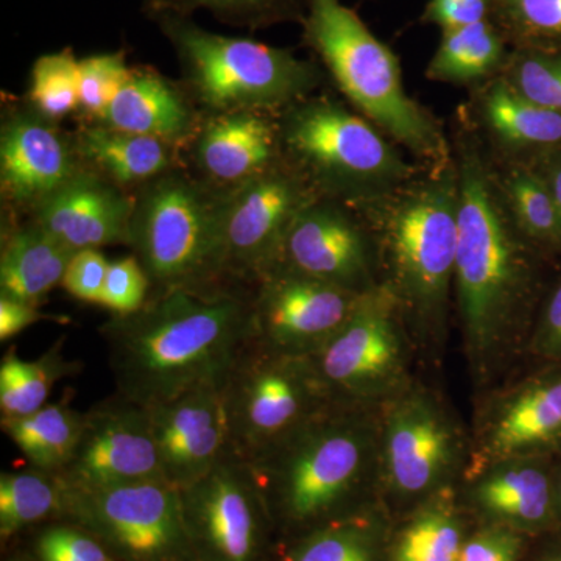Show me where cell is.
<instances>
[{"instance_id": "obj_12", "label": "cell", "mask_w": 561, "mask_h": 561, "mask_svg": "<svg viewBox=\"0 0 561 561\" xmlns=\"http://www.w3.org/2000/svg\"><path fill=\"white\" fill-rule=\"evenodd\" d=\"M65 486L61 519L91 531L116 561H197L180 490L164 479L108 489Z\"/></svg>"}, {"instance_id": "obj_9", "label": "cell", "mask_w": 561, "mask_h": 561, "mask_svg": "<svg viewBox=\"0 0 561 561\" xmlns=\"http://www.w3.org/2000/svg\"><path fill=\"white\" fill-rule=\"evenodd\" d=\"M470 434L445 398L420 378L379 409V500L409 513L459 486L470 460Z\"/></svg>"}, {"instance_id": "obj_39", "label": "cell", "mask_w": 561, "mask_h": 561, "mask_svg": "<svg viewBox=\"0 0 561 561\" xmlns=\"http://www.w3.org/2000/svg\"><path fill=\"white\" fill-rule=\"evenodd\" d=\"M28 552L38 561H116L91 531L65 519L33 529Z\"/></svg>"}, {"instance_id": "obj_44", "label": "cell", "mask_w": 561, "mask_h": 561, "mask_svg": "<svg viewBox=\"0 0 561 561\" xmlns=\"http://www.w3.org/2000/svg\"><path fill=\"white\" fill-rule=\"evenodd\" d=\"M110 261L101 250H81L73 254L61 287L77 300L101 305Z\"/></svg>"}, {"instance_id": "obj_31", "label": "cell", "mask_w": 561, "mask_h": 561, "mask_svg": "<svg viewBox=\"0 0 561 561\" xmlns=\"http://www.w3.org/2000/svg\"><path fill=\"white\" fill-rule=\"evenodd\" d=\"M508 55L507 39L490 20L453 28L443 32L426 77L442 83L479 87L500 76Z\"/></svg>"}, {"instance_id": "obj_10", "label": "cell", "mask_w": 561, "mask_h": 561, "mask_svg": "<svg viewBox=\"0 0 561 561\" xmlns=\"http://www.w3.org/2000/svg\"><path fill=\"white\" fill-rule=\"evenodd\" d=\"M309 359L332 404L348 408L381 409L419 379V350L382 283Z\"/></svg>"}, {"instance_id": "obj_47", "label": "cell", "mask_w": 561, "mask_h": 561, "mask_svg": "<svg viewBox=\"0 0 561 561\" xmlns=\"http://www.w3.org/2000/svg\"><path fill=\"white\" fill-rule=\"evenodd\" d=\"M529 162L541 173L542 179L551 187L561 219V149L541 154V157L534 158Z\"/></svg>"}, {"instance_id": "obj_40", "label": "cell", "mask_w": 561, "mask_h": 561, "mask_svg": "<svg viewBox=\"0 0 561 561\" xmlns=\"http://www.w3.org/2000/svg\"><path fill=\"white\" fill-rule=\"evenodd\" d=\"M133 69L124 51L91 55L80 60V108L98 121L122 90Z\"/></svg>"}, {"instance_id": "obj_48", "label": "cell", "mask_w": 561, "mask_h": 561, "mask_svg": "<svg viewBox=\"0 0 561 561\" xmlns=\"http://www.w3.org/2000/svg\"><path fill=\"white\" fill-rule=\"evenodd\" d=\"M534 561H561V538L546 546Z\"/></svg>"}, {"instance_id": "obj_46", "label": "cell", "mask_w": 561, "mask_h": 561, "mask_svg": "<svg viewBox=\"0 0 561 561\" xmlns=\"http://www.w3.org/2000/svg\"><path fill=\"white\" fill-rule=\"evenodd\" d=\"M49 319L50 317L39 311L38 306L0 297V341L2 342L21 334L39 321Z\"/></svg>"}, {"instance_id": "obj_33", "label": "cell", "mask_w": 561, "mask_h": 561, "mask_svg": "<svg viewBox=\"0 0 561 561\" xmlns=\"http://www.w3.org/2000/svg\"><path fill=\"white\" fill-rule=\"evenodd\" d=\"M65 508V486L57 474L28 467L0 476V540L2 545L43 524L58 522Z\"/></svg>"}, {"instance_id": "obj_50", "label": "cell", "mask_w": 561, "mask_h": 561, "mask_svg": "<svg viewBox=\"0 0 561 561\" xmlns=\"http://www.w3.org/2000/svg\"><path fill=\"white\" fill-rule=\"evenodd\" d=\"M7 561H38L35 559V557L32 556L28 551H16L14 553H11L9 559Z\"/></svg>"}, {"instance_id": "obj_11", "label": "cell", "mask_w": 561, "mask_h": 561, "mask_svg": "<svg viewBox=\"0 0 561 561\" xmlns=\"http://www.w3.org/2000/svg\"><path fill=\"white\" fill-rule=\"evenodd\" d=\"M224 390L230 453L247 461L334 405L309 357L278 353L253 339Z\"/></svg>"}, {"instance_id": "obj_25", "label": "cell", "mask_w": 561, "mask_h": 561, "mask_svg": "<svg viewBox=\"0 0 561 561\" xmlns=\"http://www.w3.org/2000/svg\"><path fill=\"white\" fill-rule=\"evenodd\" d=\"M474 108L501 160L529 161L561 149V114L524 98L504 77L479 84Z\"/></svg>"}, {"instance_id": "obj_20", "label": "cell", "mask_w": 561, "mask_h": 561, "mask_svg": "<svg viewBox=\"0 0 561 561\" xmlns=\"http://www.w3.org/2000/svg\"><path fill=\"white\" fill-rule=\"evenodd\" d=\"M556 460L511 457L465 476L459 496L467 512L482 523L497 524L540 537L559 530L556 502Z\"/></svg>"}, {"instance_id": "obj_19", "label": "cell", "mask_w": 561, "mask_h": 561, "mask_svg": "<svg viewBox=\"0 0 561 561\" xmlns=\"http://www.w3.org/2000/svg\"><path fill=\"white\" fill-rule=\"evenodd\" d=\"M87 169L76 136L31 105L10 110L0 128V186L3 201L33 213Z\"/></svg>"}, {"instance_id": "obj_5", "label": "cell", "mask_w": 561, "mask_h": 561, "mask_svg": "<svg viewBox=\"0 0 561 561\" xmlns=\"http://www.w3.org/2000/svg\"><path fill=\"white\" fill-rule=\"evenodd\" d=\"M306 44L327 66L354 111L408 150L421 168L453 160L440 121L405 91L400 60L342 0H309L302 16Z\"/></svg>"}, {"instance_id": "obj_7", "label": "cell", "mask_w": 561, "mask_h": 561, "mask_svg": "<svg viewBox=\"0 0 561 561\" xmlns=\"http://www.w3.org/2000/svg\"><path fill=\"white\" fill-rule=\"evenodd\" d=\"M287 161L328 198L351 206L387 197L421 171L367 117L334 99L311 98L278 114Z\"/></svg>"}, {"instance_id": "obj_14", "label": "cell", "mask_w": 561, "mask_h": 561, "mask_svg": "<svg viewBox=\"0 0 561 561\" xmlns=\"http://www.w3.org/2000/svg\"><path fill=\"white\" fill-rule=\"evenodd\" d=\"M478 401L463 478L511 457L561 459V364L522 367Z\"/></svg>"}, {"instance_id": "obj_42", "label": "cell", "mask_w": 561, "mask_h": 561, "mask_svg": "<svg viewBox=\"0 0 561 561\" xmlns=\"http://www.w3.org/2000/svg\"><path fill=\"white\" fill-rule=\"evenodd\" d=\"M527 362L561 364V265L542 295L527 345Z\"/></svg>"}, {"instance_id": "obj_21", "label": "cell", "mask_w": 561, "mask_h": 561, "mask_svg": "<svg viewBox=\"0 0 561 561\" xmlns=\"http://www.w3.org/2000/svg\"><path fill=\"white\" fill-rule=\"evenodd\" d=\"M225 381L147 408L162 476L175 489L197 482L230 453Z\"/></svg>"}, {"instance_id": "obj_38", "label": "cell", "mask_w": 561, "mask_h": 561, "mask_svg": "<svg viewBox=\"0 0 561 561\" xmlns=\"http://www.w3.org/2000/svg\"><path fill=\"white\" fill-rule=\"evenodd\" d=\"M500 76L524 98L561 114V50L513 49Z\"/></svg>"}, {"instance_id": "obj_36", "label": "cell", "mask_w": 561, "mask_h": 561, "mask_svg": "<svg viewBox=\"0 0 561 561\" xmlns=\"http://www.w3.org/2000/svg\"><path fill=\"white\" fill-rule=\"evenodd\" d=\"M28 102L33 110L54 122L80 108V60L72 49L66 47L35 61Z\"/></svg>"}, {"instance_id": "obj_32", "label": "cell", "mask_w": 561, "mask_h": 561, "mask_svg": "<svg viewBox=\"0 0 561 561\" xmlns=\"http://www.w3.org/2000/svg\"><path fill=\"white\" fill-rule=\"evenodd\" d=\"M83 421L84 413L65 400L21 419H2V430L31 467L58 476L72 460Z\"/></svg>"}, {"instance_id": "obj_49", "label": "cell", "mask_w": 561, "mask_h": 561, "mask_svg": "<svg viewBox=\"0 0 561 561\" xmlns=\"http://www.w3.org/2000/svg\"><path fill=\"white\" fill-rule=\"evenodd\" d=\"M556 502H557V522H559V530H561V459L556 460Z\"/></svg>"}, {"instance_id": "obj_34", "label": "cell", "mask_w": 561, "mask_h": 561, "mask_svg": "<svg viewBox=\"0 0 561 561\" xmlns=\"http://www.w3.org/2000/svg\"><path fill=\"white\" fill-rule=\"evenodd\" d=\"M81 370L77 360L66 359L61 342L35 360H24L10 351L0 362V413L2 419H21L47 405L51 390L61 379Z\"/></svg>"}, {"instance_id": "obj_41", "label": "cell", "mask_w": 561, "mask_h": 561, "mask_svg": "<svg viewBox=\"0 0 561 561\" xmlns=\"http://www.w3.org/2000/svg\"><path fill=\"white\" fill-rule=\"evenodd\" d=\"M151 284L149 276L135 254L110 261L103 286L101 305L113 316H128L139 311L149 300Z\"/></svg>"}, {"instance_id": "obj_28", "label": "cell", "mask_w": 561, "mask_h": 561, "mask_svg": "<svg viewBox=\"0 0 561 561\" xmlns=\"http://www.w3.org/2000/svg\"><path fill=\"white\" fill-rule=\"evenodd\" d=\"M391 515L379 502L359 513L278 542L271 561H387Z\"/></svg>"}, {"instance_id": "obj_29", "label": "cell", "mask_w": 561, "mask_h": 561, "mask_svg": "<svg viewBox=\"0 0 561 561\" xmlns=\"http://www.w3.org/2000/svg\"><path fill=\"white\" fill-rule=\"evenodd\" d=\"M465 512L454 486L405 513L397 531L391 527L387 561H459L468 535Z\"/></svg>"}, {"instance_id": "obj_35", "label": "cell", "mask_w": 561, "mask_h": 561, "mask_svg": "<svg viewBox=\"0 0 561 561\" xmlns=\"http://www.w3.org/2000/svg\"><path fill=\"white\" fill-rule=\"evenodd\" d=\"M490 21L515 49L561 50V0H491Z\"/></svg>"}, {"instance_id": "obj_26", "label": "cell", "mask_w": 561, "mask_h": 561, "mask_svg": "<svg viewBox=\"0 0 561 561\" xmlns=\"http://www.w3.org/2000/svg\"><path fill=\"white\" fill-rule=\"evenodd\" d=\"M76 142L84 165L122 190H140L179 169V147L150 136L116 130L101 122L83 125Z\"/></svg>"}, {"instance_id": "obj_8", "label": "cell", "mask_w": 561, "mask_h": 561, "mask_svg": "<svg viewBox=\"0 0 561 561\" xmlns=\"http://www.w3.org/2000/svg\"><path fill=\"white\" fill-rule=\"evenodd\" d=\"M128 245L149 276L151 294L225 289L221 191L179 169L135 195Z\"/></svg>"}, {"instance_id": "obj_30", "label": "cell", "mask_w": 561, "mask_h": 561, "mask_svg": "<svg viewBox=\"0 0 561 561\" xmlns=\"http://www.w3.org/2000/svg\"><path fill=\"white\" fill-rule=\"evenodd\" d=\"M493 165L516 227L546 260L560 267L561 219L551 187L529 161L493 160Z\"/></svg>"}, {"instance_id": "obj_13", "label": "cell", "mask_w": 561, "mask_h": 561, "mask_svg": "<svg viewBox=\"0 0 561 561\" xmlns=\"http://www.w3.org/2000/svg\"><path fill=\"white\" fill-rule=\"evenodd\" d=\"M180 497L195 560L271 561L278 540L249 461L228 453Z\"/></svg>"}, {"instance_id": "obj_2", "label": "cell", "mask_w": 561, "mask_h": 561, "mask_svg": "<svg viewBox=\"0 0 561 561\" xmlns=\"http://www.w3.org/2000/svg\"><path fill=\"white\" fill-rule=\"evenodd\" d=\"M101 334L117 397L151 408L227 379L253 339L251 298L232 290L151 294L139 311L111 316Z\"/></svg>"}, {"instance_id": "obj_18", "label": "cell", "mask_w": 561, "mask_h": 561, "mask_svg": "<svg viewBox=\"0 0 561 561\" xmlns=\"http://www.w3.org/2000/svg\"><path fill=\"white\" fill-rule=\"evenodd\" d=\"M58 478L84 490L164 479L147 408L116 397L84 412L79 445Z\"/></svg>"}, {"instance_id": "obj_15", "label": "cell", "mask_w": 561, "mask_h": 561, "mask_svg": "<svg viewBox=\"0 0 561 561\" xmlns=\"http://www.w3.org/2000/svg\"><path fill=\"white\" fill-rule=\"evenodd\" d=\"M320 197L286 158L245 183L221 191V243L227 280L257 283L276 265L287 231Z\"/></svg>"}, {"instance_id": "obj_23", "label": "cell", "mask_w": 561, "mask_h": 561, "mask_svg": "<svg viewBox=\"0 0 561 561\" xmlns=\"http://www.w3.org/2000/svg\"><path fill=\"white\" fill-rule=\"evenodd\" d=\"M206 184L232 190L283 160L278 116L261 111L208 114L191 140Z\"/></svg>"}, {"instance_id": "obj_37", "label": "cell", "mask_w": 561, "mask_h": 561, "mask_svg": "<svg viewBox=\"0 0 561 561\" xmlns=\"http://www.w3.org/2000/svg\"><path fill=\"white\" fill-rule=\"evenodd\" d=\"M309 0H150V10H169L190 16L197 10L239 27H264L273 22L302 20Z\"/></svg>"}, {"instance_id": "obj_3", "label": "cell", "mask_w": 561, "mask_h": 561, "mask_svg": "<svg viewBox=\"0 0 561 561\" xmlns=\"http://www.w3.org/2000/svg\"><path fill=\"white\" fill-rule=\"evenodd\" d=\"M378 250L381 283L393 295L419 350L420 360L438 364L454 311L459 242V171L456 158L421 169L387 197L354 208Z\"/></svg>"}, {"instance_id": "obj_22", "label": "cell", "mask_w": 561, "mask_h": 561, "mask_svg": "<svg viewBox=\"0 0 561 561\" xmlns=\"http://www.w3.org/2000/svg\"><path fill=\"white\" fill-rule=\"evenodd\" d=\"M135 197L84 169L31 214L39 225L70 250H101L130 238Z\"/></svg>"}, {"instance_id": "obj_43", "label": "cell", "mask_w": 561, "mask_h": 561, "mask_svg": "<svg viewBox=\"0 0 561 561\" xmlns=\"http://www.w3.org/2000/svg\"><path fill=\"white\" fill-rule=\"evenodd\" d=\"M526 538L511 527L481 523L468 531L459 561H522Z\"/></svg>"}, {"instance_id": "obj_17", "label": "cell", "mask_w": 561, "mask_h": 561, "mask_svg": "<svg viewBox=\"0 0 561 561\" xmlns=\"http://www.w3.org/2000/svg\"><path fill=\"white\" fill-rule=\"evenodd\" d=\"M362 295L275 268L250 295L253 341L278 353L312 356L341 330Z\"/></svg>"}, {"instance_id": "obj_16", "label": "cell", "mask_w": 561, "mask_h": 561, "mask_svg": "<svg viewBox=\"0 0 561 561\" xmlns=\"http://www.w3.org/2000/svg\"><path fill=\"white\" fill-rule=\"evenodd\" d=\"M275 268L354 294H367L381 284L378 250L367 221L356 209L323 195L291 224L272 271Z\"/></svg>"}, {"instance_id": "obj_1", "label": "cell", "mask_w": 561, "mask_h": 561, "mask_svg": "<svg viewBox=\"0 0 561 561\" xmlns=\"http://www.w3.org/2000/svg\"><path fill=\"white\" fill-rule=\"evenodd\" d=\"M459 171V242L454 311L478 397L527 362L535 317L559 268L518 230L502 195L493 160L474 131L453 146Z\"/></svg>"}, {"instance_id": "obj_4", "label": "cell", "mask_w": 561, "mask_h": 561, "mask_svg": "<svg viewBox=\"0 0 561 561\" xmlns=\"http://www.w3.org/2000/svg\"><path fill=\"white\" fill-rule=\"evenodd\" d=\"M249 463L276 540H295L381 502L379 409L331 405Z\"/></svg>"}, {"instance_id": "obj_45", "label": "cell", "mask_w": 561, "mask_h": 561, "mask_svg": "<svg viewBox=\"0 0 561 561\" xmlns=\"http://www.w3.org/2000/svg\"><path fill=\"white\" fill-rule=\"evenodd\" d=\"M491 0H430L424 20L443 32L490 20Z\"/></svg>"}, {"instance_id": "obj_24", "label": "cell", "mask_w": 561, "mask_h": 561, "mask_svg": "<svg viewBox=\"0 0 561 561\" xmlns=\"http://www.w3.org/2000/svg\"><path fill=\"white\" fill-rule=\"evenodd\" d=\"M202 121L183 84L179 87L154 70L133 69L105 113L92 122L181 147L194 139Z\"/></svg>"}, {"instance_id": "obj_27", "label": "cell", "mask_w": 561, "mask_h": 561, "mask_svg": "<svg viewBox=\"0 0 561 561\" xmlns=\"http://www.w3.org/2000/svg\"><path fill=\"white\" fill-rule=\"evenodd\" d=\"M77 251L28 220L3 234L0 297L39 306L57 286Z\"/></svg>"}, {"instance_id": "obj_6", "label": "cell", "mask_w": 561, "mask_h": 561, "mask_svg": "<svg viewBox=\"0 0 561 561\" xmlns=\"http://www.w3.org/2000/svg\"><path fill=\"white\" fill-rule=\"evenodd\" d=\"M150 11L179 57L184 90L208 114L261 111L278 116L311 98L321 83L319 68L290 50L205 31L173 11Z\"/></svg>"}]
</instances>
